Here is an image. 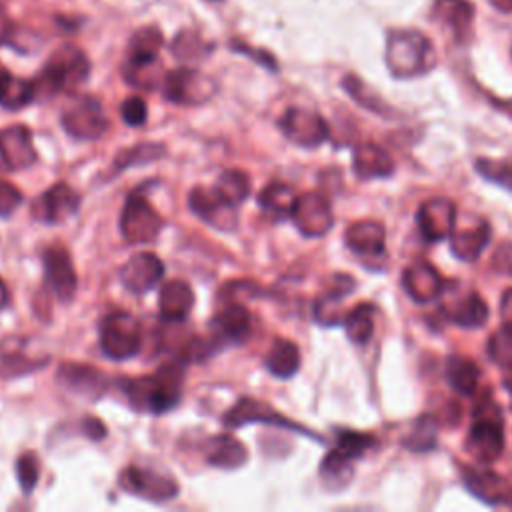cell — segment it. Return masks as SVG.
I'll return each instance as SVG.
<instances>
[{
    "instance_id": "cell-1",
    "label": "cell",
    "mask_w": 512,
    "mask_h": 512,
    "mask_svg": "<svg viewBox=\"0 0 512 512\" xmlns=\"http://www.w3.org/2000/svg\"><path fill=\"white\" fill-rule=\"evenodd\" d=\"M184 366L180 362L166 364L154 374L124 382V392L130 406L138 412L164 414L174 408L182 396Z\"/></svg>"
},
{
    "instance_id": "cell-2",
    "label": "cell",
    "mask_w": 512,
    "mask_h": 512,
    "mask_svg": "<svg viewBox=\"0 0 512 512\" xmlns=\"http://www.w3.org/2000/svg\"><path fill=\"white\" fill-rule=\"evenodd\" d=\"M384 60L394 78H416L436 66V52L426 34L400 28L388 32Z\"/></svg>"
},
{
    "instance_id": "cell-3",
    "label": "cell",
    "mask_w": 512,
    "mask_h": 512,
    "mask_svg": "<svg viewBox=\"0 0 512 512\" xmlns=\"http://www.w3.org/2000/svg\"><path fill=\"white\" fill-rule=\"evenodd\" d=\"M464 448L478 464H492L504 452L502 410L492 398L476 404Z\"/></svg>"
},
{
    "instance_id": "cell-4",
    "label": "cell",
    "mask_w": 512,
    "mask_h": 512,
    "mask_svg": "<svg viewBox=\"0 0 512 512\" xmlns=\"http://www.w3.org/2000/svg\"><path fill=\"white\" fill-rule=\"evenodd\" d=\"M90 74V60L82 48L74 44H64L56 48L46 60L40 76L34 80L36 92H72Z\"/></svg>"
},
{
    "instance_id": "cell-5",
    "label": "cell",
    "mask_w": 512,
    "mask_h": 512,
    "mask_svg": "<svg viewBox=\"0 0 512 512\" xmlns=\"http://www.w3.org/2000/svg\"><path fill=\"white\" fill-rule=\"evenodd\" d=\"M374 438L364 432L342 430L338 432L334 448L322 458L320 478L328 490H340L348 484L352 476L354 460L362 458L372 446Z\"/></svg>"
},
{
    "instance_id": "cell-6",
    "label": "cell",
    "mask_w": 512,
    "mask_h": 512,
    "mask_svg": "<svg viewBox=\"0 0 512 512\" xmlns=\"http://www.w3.org/2000/svg\"><path fill=\"white\" fill-rule=\"evenodd\" d=\"M142 330L138 320L122 310L110 312L100 324V348L112 360H126L138 354Z\"/></svg>"
},
{
    "instance_id": "cell-7",
    "label": "cell",
    "mask_w": 512,
    "mask_h": 512,
    "mask_svg": "<svg viewBox=\"0 0 512 512\" xmlns=\"http://www.w3.org/2000/svg\"><path fill=\"white\" fill-rule=\"evenodd\" d=\"M60 122L76 140H96L108 130V118L104 114L102 104L92 96H76L72 98L60 116Z\"/></svg>"
},
{
    "instance_id": "cell-8",
    "label": "cell",
    "mask_w": 512,
    "mask_h": 512,
    "mask_svg": "<svg viewBox=\"0 0 512 512\" xmlns=\"http://www.w3.org/2000/svg\"><path fill=\"white\" fill-rule=\"evenodd\" d=\"M162 92L164 98L174 104L198 106L214 96L216 82L208 74L184 66L164 74Z\"/></svg>"
},
{
    "instance_id": "cell-9",
    "label": "cell",
    "mask_w": 512,
    "mask_h": 512,
    "mask_svg": "<svg viewBox=\"0 0 512 512\" xmlns=\"http://www.w3.org/2000/svg\"><path fill=\"white\" fill-rule=\"evenodd\" d=\"M164 226L162 216L138 192L130 194L120 216V232L130 244H146L156 240Z\"/></svg>"
},
{
    "instance_id": "cell-10",
    "label": "cell",
    "mask_w": 512,
    "mask_h": 512,
    "mask_svg": "<svg viewBox=\"0 0 512 512\" xmlns=\"http://www.w3.org/2000/svg\"><path fill=\"white\" fill-rule=\"evenodd\" d=\"M290 218L294 220L296 228L308 238L324 236L334 222L330 200L320 192H306L296 196Z\"/></svg>"
},
{
    "instance_id": "cell-11",
    "label": "cell",
    "mask_w": 512,
    "mask_h": 512,
    "mask_svg": "<svg viewBox=\"0 0 512 512\" xmlns=\"http://www.w3.org/2000/svg\"><path fill=\"white\" fill-rule=\"evenodd\" d=\"M44 264V284L60 302H70L76 294L78 278L68 250L60 244L48 246L42 254Z\"/></svg>"
},
{
    "instance_id": "cell-12",
    "label": "cell",
    "mask_w": 512,
    "mask_h": 512,
    "mask_svg": "<svg viewBox=\"0 0 512 512\" xmlns=\"http://www.w3.org/2000/svg\"><path fill=\"white\" fill-rule=\"evenodd\" d=\"M278 126L290 142L304 148H314L328 138L326 120L306 108H288L278 120Z\"/></svg>"
},
{
    "instance_id": "cell-13",
    "label": "cell",
    "mask_w": 512,
    "mask_h": 512,
    "mask_svg": "<svg viewBox=\"0 0 512 512\" xmlns=\"http://www.w3.org/2000/svg\"><path fill=\"white\" fill-rule=\"evenodd\" d=\"M78 206L80 196L76 190H72L66 182H58L32 202L30 214L42 224H62L78 212Z\"/></svg>"
},
{
    "instance_id": "cell-14",
    "label": "cell",
    "mask_w": 512,
    "mask_h": 512,
    "mask_svg": "<svg viewBox=\"0 0 512 512\" xmlns=\"http://www.w3.org/2000/svg\"><path fill=\"white\" fill-rule=\"evenodd\" d=\"M120 486L130 494L150 498L154 502L170 500L178 492V484L174 482L172 476H166L152 468H144V466H136V464L128 466L120 474Z\"/></svg>"
},
{
    "instance_id": "cell-15",
    "label": "cell",
    "mask_w": 512,
    "mask_h": 512,
    "mask_svg": "<svg viewBox=\"0 0 512 512\" xmlns=\"http://www.w3.org/2000/svg\"><path fill=\"white\" fill-rule=\"evenodd\" d=\"M188 206L190 210L208 226L218 230H234L238 222L236 206L228 204L224 198L216 194V190H208L204 186H196L188 194Z\"/></svg>"
},
{
    "instance_id": "cell-16",
    "label": "cell",
    "mask_w": 512,
    "mask_h": 512,
    "mask_svg": "<svg viewBox=\"0 0 512 512\" xmlns=\"http://www.w3.org/2000/svg\"><path fill=\"white\" fill-rule=\"evenodd\" d=\"M420 234L428 242H440L450 238L452 230L456 228V206L448 198H430L422 202L416 214Z\"/></svg>"
},
{
    "instance_id": "cell-17",
    "label": "cell",
    "mask_w": 512,
    "mask_h": 512,
    "mask_svg": "<svg viewBox=\"0 0 512 512\" xmlns=\"http://www.w3.org/2000/svg\"><path fill=\"white\" fill-rule=\"evenodd\" d=\"M346 246L362 260H366L368 266H372V260H384L386 258V230L376 220H360L346 228L344 232Z\"/></svg>"
},
{
    "instance_id": "cell-18",
    "label": "cell",
    "mask_w": 512,
    "mask_h": 512,
    "mask_svg": "<svg viewBox=\"0 0 512 512\" xmlns=\"http://www.w3.org/2000/svg\"><path fill=\"white\" fill-rule=\"evenodd\" d=\"M162 276H164V264L152 252H138L120 268V282L132 294L148 292L160 282Z\"/></svg>"
},
{
    "instance_id": "cell-19",
    "label": "cell",
    "mask_w": 512,
    "mask_h": 512,
    "mask_svg": "<svg viewBox=\"0 0 512 512\" xmlns=\"http://www.w3.org/2000/svg\"><path fill=\"white\" fill-rule=\"evenodd\" d=\"M250 422H264V424H274V426H284V428H290V430H298L302 434H310L306 428H302L296 422L284 418L270 404L260 402L256 398H240L238 404L234 408H230L224 416V424L228 428H238V426L250 424Z\"/></svg>"
},
{
    "instance_id": "cell-20",
    "label": "cell",
    "mask_w": 512,
    "mask_h": 512,
    "mask_svg": "<svg viewBox=\"0 0 512 512\" xmlns=\"http://www.w3.org/2000/svg\"><path fill=\"white\" fill-rule=\"evenodd\" d=\"M38 152L32 144V132L14 124L0 130V160L8 170H22L36 162Z\"/></svg>"
},
{
    "instance_id": "cell-21",
    "label": "cell",
    "mask_w": 512,
    "mask_h": 512,
    "mask_svg": "<svg viewBox=\"0 0 512 512\" xmlns=\"http://www.w3.org/2000/svg\"><path fill=\"white\" fill-rule=\"evenodd\" d=\"M402 286L406 294L418 304H428L444 292V280L440 272L426 260H416L404 270Z\"/></svg>"
},
{
    "instance_id": "cell-22",
    "label": "cell",
    "mask_w": 512,
    "mask_h": 512,
    "mask_svg": "<svg viewBox=\"0 0 512 512\" xmlns=\"http://www.w3.org/2000/svg\"><path fill=\"white\" fill-rule=\"evenodd\" d=\"M212 328L216 340L240 344L250 336L252 316L242 302L226 300L224 306L212 318Z\"/></svg>"
},
{
    "instance_id": "cell-23",
    "label": "cell",
    "mask_w": 512,
    "mask_h": 512,
    "mask_svg": "<svg viewBox=\"0 0 512 512\" xmlns=\"http://www.w3.org/2000/svg\"><path fill=\"white\" fill-rule=\"evenodd\" d=\"M354 290V278L346 274H334L324 292L316 298L314 302V318L320 324L332 326V324H342L346 312L340 310V302Z\"/></svg>"
},
{
    "instance_id": "cell-24",
    "label": "cell",
    "mask_w": 512,
    "mask_h": 512,
    "mask_svg": "<svg viewBox=\"0 0 512 512\" xmlns=\"http://www.w3.org/2000/svg\"><path fill=\"white\" fill-rule=\"evenodd\" d=\"M462 478L466 488L486 504H506L512 500L510 484L488 468H464Z\"/></svg>"
},
{
    "instance_id": "cell-25",
    "label": "cell",
    "mask_w": 512,
    "mask_h": 512,
    "mask_svg": "<svg viewBox=\"0 0 512 512\" xmlns=\"http://www.w3.org/2000/svg\"><path fill=\"white\" fill-rule=\"evenodd\" d=\"M194 306V292L188 282L174 278L168 280L158 294L160 318L166 322H182L188 318Z\"/></svg>"
},
{
    "instance_id": "cell-26",
    "label": "cell",
    "mask_w": 512,
    "mask_h": 512,
    "mask_svg": "<svg viewBox=\"0 0 512 512\" xmlns=\"http://www.w3.org/2000/svg\"><path fill=\"white\" fill-rule=\"evenodd\" d=\"M58 380L72 392L96 400L106 388V376L94 366L64 362L58 370Z\"/></svg>"
},
{
    "instance_id": "cell-27",
    "label": "cell",
    "mask_w": 512,
    "mask_h": 512,
    "mask_svg": "<svg viewBox=\"0 0 512 512\" xmlns=\"http://www.w3.org/2000/svg\"><path fill=\"white\" fill-rule=\"evenodd\" d=\"M204 456L210 466L226 468V470L238 468L248 460V452L244 444L232 434L210 436L204 444Z\"/></svg>"
},
{
    "instance_id": "cell-28",
    "label": "cell",
    "mask_w": 512,
    "mask_h": 512,
    "mask_svg": "<svg viewBox=\"0 0 512 512\" xmlns=\"http://www.w3.org/2000/svg\"><path fill=\"white\" fill-rule=\"evenodd\" d=\"M352 168H354V174L362 180L386 178L394 172V160L382 146L370 142V144L356 146Z\"/></svg>"
},
{
    "instance_id": "cell-29",
    "label": "cell",
    "mask_w": 512,
    "mask_h": 512,
    "mask_svg": "<svg viewBox=\"0 0 512 512\" xmlns=\"http://www.w3.org/2000/svg\"><path fill=\"white\" fill-rule=\"evenodd\" d=\"M432 18L462 40L474 20V6L470 0H434Z\"/></svg>"
},
{
    "instance_id": "cell-30",
    "label": "cell",
    "mask_w": 512,
    "mask_h": 512,
    "mask_svg": "<svg viewBox=\"0 0 512 512\" xmlns=\"http://www.w3.org/2000/svg\"><path fill=\"white\" fill-rule=\"evenodd\" d=\"M442 310L452 324H458L464 328L484 326L490 314L484 298L476 292H466L458 300H450L448 304L442 306Z\"/></svg>"
},
{
    "instance_id": "cell-31",
    "label": "cell",
    "mask_w": 512,
    "mask_h": 512,
    "mask_svg": "<svg viewBox=\"0 0 512 512\" xmlns=\"http://www.w3.org/2000/svg\"><path fill=\"white\" fill-rule=\"evenodd\" d=\"M490 234H492V230L486 220H478L474 226L464 228V230L454 228L450 234V250L458 260L472 262L488 246Z\"/></svg>"
},
{
    "instance_id": "cell-32",
    "label": "cell",
    "mask_w": 512,
    "mask_h": 512,
    "mask_svg": "<svg viewBox=\"0 0 512 512\" xmlns=\"http://www.w3.org/2000/svg\"><path fill=\"white\" fill-rule=\"evenodd\" d=\"M164 44V36L156 26H144L136 30L128 40L124 64H152L158 62V52Z\"/></svg>"
},
{
    "instance_id": "cell-33",
    "label": "cell",
    "mask_w": 512,
    "mask_h": 512,
    "mask_svg": "<svg viewBox=\"0 0 512 512\" xmlns=\"http://www.w3.org/2000/svg\"><path fill=\"white\" fill-rule=\"evenodd\" d=\"M36 96L34 80L16 78L0 64V106L8 110H18L30 104Z\"/></svg>"
},
{
    "instance_id": "cell-34",
    "label": "cell",
    "mask_w": 512,
    "mask_h": 512,
    "mask_svg": "<svg viewBox=\"0 0 512 512\" xmlns=\"http://www.w3.org/2000/svg\"><path fill=\"white\" fill-rule=\"evenodd\" d=\"M446 378L450 382V386L464 396H470L476 392L478 388V380H480V368L476 366V362L468 356H460L454 354L448 358L446 362Z\"/></svg>"
},
{
    "instance_id": "cell-35",
    "label": "cell",
    "mask_w": 512,
    "mask_h": 512,
    "mask_svg": "<svg viewBox=\"0 0 512 512\" xmlns=\"http://www.w3.org/2000/svg\"><path fill=\"white\" fill-rule=\"evenodd\" d=\"M270 374L276 378H290L300 366L298 346L286 338H276L264 360Z\"/></svg>"
},
{
    "instance_id": "cell-36",
    "label": "cell",
    "mask_w": 512,
    "mask_h": 512,
    "mask_svg": "<svg viewBox=\"0 0 512 512\" xmlns=\"http://www.w3.org/2000/svg\"><path fill=\"white\" fill-rule=\"evenodd\" d=\"M294 202H296L294 190L288 184H282V182H272L266 188H262L260 194H258L260 208L276 220L288 218L292 214Z\"/></svg>"
},
{
    "instance_id": "cell-37",
    "label": "cell",
    "mask_w": 512,
    "mask_h": 512,
    "mask_svg": "<svg viewBox=\"0 0 512 512\" xmlns=\"http://www.w3.org/2000/svg\"><path fill=\"white\" fill-rule=\"evenodd\" d=\"M374 312H376V308L370 302H360L358 306H354L352 310L346 312L342 324L352 342L364 344L370 340L372 330H374Z\"/></svg>"
},
{
    "instance_id": "cell-38",
    "label": "cell",
    "mask_w": 512,
    "mask_h": 512,
    "mask_svg": "<svg viewBox=\"0 0 512 512\" xmlns=\"http://www.w3.org/2000/svg\"><path fill=\"white\" fill-rule=\"evenodd\" d=\"M214 190L228 204L238 206L250 196V178L242 170H224L218 176Z\"/></svg>"
},
{
    "instance_id": "cell-39",
    "label": "cell",
    "mask_w": 512,
    "mask_h": 512,
    "mask_svg": "<svg viewBox=\"0 0 512 512\" xmlns=\"http://www.w3.org/2000/svg\"><path fill=\"white\" fill-rule=\"evenodd\" d=\"M170 50L178 60L196 62L212 52V44L206 42L196 30H182L174 36Z\"/></svg>"
},
{
    "instance_id": "cell-40",
    "label": "cell",
    "mask_w": 512,
    "mask_h": 512,
    "mask_svg": "<svg viewBox=\"0 0 512 512\" xmlns=\"http://www.w3.org/2000/svg\"><path fill=\"white\" fill-rule=\"evenodd\" d=\"M436 436H438V426H436V418L434 416H420L412 430L408 432V436L404 438V446L408 450H414V452H426L430 448H434L436 444Z\"/></svg>"
},
{
    "instance_id": "cell-41",
    "label": "cell",
    "mask_w": 512,
    "mask_h": 512,
    "mask_svg": "<svg viewBox=\"0 0 512 512\" xmlns=\"http://www.w3.org/2000/svg\"><path fill=\"white\" fill-rule=\"evenodd\" d=\"M488 356L502 370H512V324H502L488 338Z\"/></svg>"
},
{
    "instance_id": "cell-42",
    "label": "cell",
    "mask_w": 512,
    "mask_h": 512,
    "mask_svg": "<svg viewBox=\"0 0 512 512\" xmlns=\"http://www.w3.org/2000/svg\"><path fill=\"white\" fill-rule=\"evenodd\" d=\"M476 172L506 190H512V158L506 160H492V158H478L474 162Z\"/></svg>"
},
{
    "instance_id": "cell-43",
    "label": "cell",
    "mask_w": 512,
    "mask_h": 512,
    "mask_svg": "<svg viewBox=\"0 0 512 512\" xmlns=\"http://www.w3.org/2000/svg\"><path fill=\"white\" fill-rule=\"evenodd\" d=\"M342 86L360 106H364V108H368V110H372L376 114H386L388 112L386 102H382L358 76H354V74L344 76Z\"/></svg>"
},
{
    "instance_id": "cell-44",
    "label": "cell",
    "mask_w": 512,
    "mask_h": 512,
    "mask_svg": "<svg viewBox=\"0 0 512 512\" xmlns=\"http://www.w3.org/2000/svg\"><path fill=\"white\" fill-rule=\"evenodd\" d=\"M164 154V148L160 144H152V142H142V144H136L128 150H122L118 156H116V168L124 170V168H130V166H136V164H146V162H154L156 158H160Z\"/></svg>"
},
{
    "instance_id": "cell-45",
    "label": "cell",
    "mask_w": 512,
    "mask_h": 512,
    "mask_svg": "<svg viewBox=\"0 0 512 512\" xmlns=\"http://www.w3.org/2000/svg\"><path fill=\"white\" fill-rule=\"evenodd\" d=\"M16 476L20 482V488L24 494H30L38 482L40 476V466H38V458L34 452H24L18 460H16Z\"/></svg>"
},
{
    "instance_id": "cell-46",
    "label": "cell",
    "mask_w": 512,
    "mask_h": 512,
    "mask_svg": "<svg viewBox=\"0 0 512 512\" xmlns=\"http://www.w3.org/2000/svg\"><path fill=\"white\" fill-rule=\"evenodd\" d=\"M120 114L128 126H142L148 116V106L140 96H130L122 102Z\"/></svg>"
},
{
    "instance_id": "cell-47",
    "label": "cell",
    "mask_w": 512,
    "mask_h": 512,
    "mask_svg": "<svg viewBox=\"0 0 512 512\" xmlns=\"http://www.w3.org/2000/svg\"><path fill=\"white\" fill-rule=\"evenodd\" d=\"M22 200L24 198L14 184L0 180V218L12 216L16 208L22 204Z\"/></svg>"
},
{
    "instance_id": "cell-48",
    "label": "cell",
    "mask_w": 512,
    "mask_h": 512,
    "mask_svg": "<svg viewBox=\"0 0 512 512\" xmlns=\"http://www.w3.org/2000/svg\"><path fill=\"white\" fill-rule=\"evenodd\" d=\"M490 266L498 272V274H504V276H512V242L506 240V242H500L492 254V260H490Z\"/></svg>"
},
{
    "instance_id": "cell-49",
    "label": "cell",
    "mask_w": 512,
    "mask_h": 512,
    "mask_svg": "<svg viewBox=\"0 0 512 512\" xmlns=\"http://www.w3.org/2000/svg\"><path fill=\"white\" fill-rule=\"evenodd\" d=\"M230 48L236 50V52H242V54L250 56V58H252L254 62H258L260 66H266V68H270V70H276V68H278L274 56H272L270 52L262 50V48H254V46L242 44V42H230Z\"/></svg>"
},
{
    "instance_id": "cell-50",
    "label": "cell",
    "mask_w": 512,
    "mask_h": 512,
    "mask_svg": "<svg viewBox=\"0 0 512 512\" xmlns=\"http://www.w3.org/2000/svg\"><path fill=\"white\" fill-rule=\"evenodd\" d=\"M14 360H16V354H14V352H12V354H4V352H2V368H6V370H8V366H12V364H14ZM34 366H38V362L20 360V362L16 364V372H18V374H22V372H26V370H34Z\"/></svg>"
},
{
    "instance_id": "cell-51",
    "label": "cell",
    "mask_w": 512,
    "mask_h": 512,
    "mask_svg": "<svg viewBox=\"0 0 512 512\" xmlns=\"http://www.w3.org/2000/svg\"><path fill=\"white\" fill-rule=\"evenodd\" d=\"M500 316H502V322H504V324H512V288H508V290L502 294V300H500Z\"/></svg>"
},
{
    "instance_id": "cell-52",
    "label": "cell",
    "mask_w": 512,
    "mask_h": 512,
    "mask_svg": "<svg viewBox=\"0 0 512 512\" xmlns=\"http://www.w3.org/2000/svg\"><path fill=\"white\" fill-rule=\"evenodd\" d=\"M84 432H86L90 438H102V436H106L104 424H102L100 420H96V418H86V420H84Z\"/></svg>"
},
{
    "instance_id": "cell-53",
    "label": "cell",
    "mask_w": 512,
    "mask_h": 512,
    "mask_svg": "<svg viewBox=\"0 0 512 512\" xmlns=\"http://www.w3.org/2000/svg\"><path fill=\"white\" fill-rule=\"evenodd\" d=\"M498 12H512V0H488Z\"/></svg>"
},
{
    "instance_id": "cell-54",
    "label": "cell",
    "mask_w": 512,
    "mask_h": 512,
    "mask_svg": "<svg viewBox=\"0 0 512 512\" xmlns=\"http://www.w3.org/2000/svg\"><path fill=\"white\" fill-rule=\"evenodd\" d=\"M8 300H10V292H8V286L4 284V280L0 278V310L8 306Z\"/></svg>"
},
{
    "instance_id": "cell-55",
    "label": "cell",
    "mask_w": 512,
    "mask_h": 512,
    "mask_svg": "<svg viewBox=\"0 0 512 512\" xmlns=\"http://www.w3.org/2000/svg\"><path fill=\"white\" fill-rule=\"evenodd\" d=\"M502 384L506 388V392L510 394V408H512V370H504V378Z\"/></svg>"
},
{
    "instance_id": "cell-56",
    "label": "cell",
    "mask_w": 512,
    "mask_h": 512,
    "mask_svg": "<svg viewBox=\"0 0 512 512\" xmlns=\"http://www.w3.org/2000/svg\"><path fill=\"white\" fill-rule=\"evenodd\" d=\"M212 2H220V0H212Z\"/></svg>"
},
{
    "instance_id": "cell-57",
    "label": "cell",
    "mask_w": 512,
    "mask_h": 512,
    "mask_svg": "<svg viewBox=\"0 0 512 512\" xmlns=\"http://www.w3.org/2000/svg\"><path fill=\"white\" fill-rule=\"evenodd\" d=\"M510 504H512V500H510Z\"/></svg>"
}]
</instances>
